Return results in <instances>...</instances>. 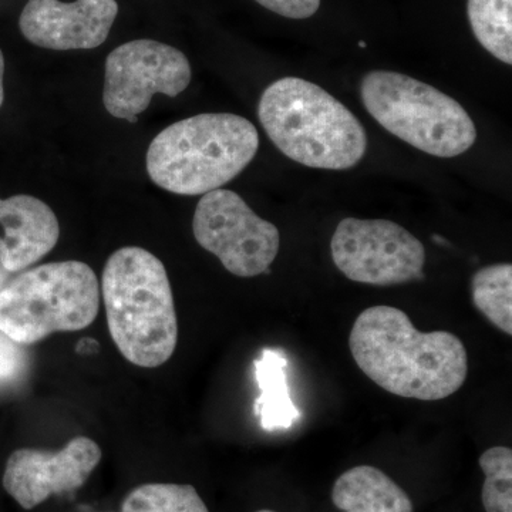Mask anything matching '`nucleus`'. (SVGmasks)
Listing matches in <instances>:
<instances>
[{
	"mask_svg": "<svg viewBox=\"0 0 512 512\" xmlns=\"http://www.w3.org/2000/svg\"><path fill=\"white\" fill-rule=\"evenodd\" d=\"M356 365L386 392L404 399L434 402L466 383V346L447 330L423 333L393 306L360 313L349 335Z\"/></svg>",
	"mask_w": 512,
	"mask_h": 512,
	"instance_id": "nucleus-1",
	"label": "nucleus"
},
{
	"mask_svg": "<svg viewBox=\"0 0 512 512\" xmlns=\"http://www.w3.org/2000/svg\"><path fill=\"white\" fill-rule=\"evenodd\" d=\"M100 295L111 339L128 362L153 369L177 348L178 320L165 266L147 249H117L107 259Z\"/></svg>",
	"mask_w": 512,
	"mask_h": 512,
	"instance_id": "nucleus-2",
	"label": "nucleus"
},
{
	"mask_svg": "<svg viewBox=\"0 0 512 512\" xmlns=\"http://www.w3.org/2000/svg\"><path fill=\"white\" fill-rule=\"evenodd\" d=\"M258 117L276 148L286 157L319 170H348L367 150L360 121L322 87L284 77L266 87Z\"/></svg>",
	"mask_w": 512,
	"mask_h": 512,
	"instance_id": "nucleus-3",
	"label": "nucleus"
},
{
	"mask_svg": "<svg viewBox=\"0 0 512 512\" xmlns=\"http://www.w3.org/2000/svg\"><path fill=\"white\" fill-rule=\"evenodd\" d=\"M259 134L231 113H204L164 128L147 151V173L165 191L204 195L220 190L254 160Z\"/></svg>",
	"mask_w": 512,
	"mask_h": 512,
	"instance_id": "nucleus-4",
	"label": "nucleus"
},
{
	"mask_svg": "<svg viewBox=\"0 0 512 512\" xmlns=\"http://www.w3.org/2000/svg\"><path fill=\"white\" fill-rule=\"evenodd\" d=\"M100 284L89 265L52 262L16 276L0 289V330L20 345L92 325Z\"/></svg>",
	"mask_w": 512,
	"mask_h": 512,
	"instance_id": "nucleus-5",
	"label": "nucleus"
},
{
	"mask_svg": "<svg viewBox=\"0 0 512 512\" xmlns=\"http://www.w3.org/2000/svg\"><path fill=\"white\" fill-rule=\"evenodd\" d=\"M360 96L380 126L430 156H461L476 143V124L458 101L406 74L367 73Z\"/></svg>",
	"mask_w": 512,
	"mask_h": 512,
	"instance_id": "nucleus-6",
	"label": "nucleus"
},
{
	"mask_svg": "<svg viewBox=\"0 0 512 512\" xmlns=\"http://www.w3.org/2000/svg\"><path fill=\"white\" fill-rule=\"evenodd\" d=\"M192 231L198 244L239 278L268 272L281 247L278 228L258 217L237 192L222 188L202 195Z\"/></svg>",
	"mask_w": 512,
	"mask_h": 512,
	"instance_id": "nucleus-7",
	"label": "nucleus"
},
{
	"mask_svg": "<svg viewBox=\"0 0 512 512\" xmlns=\"http://www.w3.org/2000/svg\"><path fill=\"white\" fill-rule=\"evenodd\" d=\"M330 249L336 268L357 284H406L421 278L426 264V249L419 239L386 220L340 221Z\"/></svg>",
	"mask_w": 512,
	"mask_h": 512,
	"instance_id": "nucleus-8",
	"label": "nucleus"
},
{
	"mask_svg": "<svg viewBox=\"0 0 512 512\" xmlns=\"http://www.w3.org/2000/svg\"><path fill=\"white\" fill-rule=\"evenodd\" d=\"M191 77V64L181 50L150 39L124 43L107 56L104 107L116 119L137 123L156 94L177 97Z\"/></svg>",
	"mask_w": 512,
	"mask_h": 512,
	"instance_id": "nucleus-9",
	"label": "nucleus"
},
{
	"mask_svg": "<svg viewBox=\"0 0 512 512\" xmlns=\"http://www.w3.org/2000/svg\"><path fill=\"white\" fill-rule=\"evenodd\" d=\"M101 448L89 437H74L59 451L20 448L13 451L3 473L6 493L25 510L45 503L50 495L82 487L99 466Z\"/></svg>",
	"mask_w": 512,
	"mask_h": 512,
	"instance_id": "nucleus-10",
	"label": "nucleus"
},
{
	"mask_svg": "<svg viewBox=\"0 0 512 512\" xmlns=\"http://www.w3.org/2000/svg\"><path fill=\"white\" fill-rule=\"evenodd\" d=\"M117 15L116 0H29L19 28L26 40L43 49L90 50L106 42Z\"/></svg>",
	"mask_w": 512,
	"mask_h": 512,
	"instance_id": "nucleus-11",
	"label": "nucleus"
},
{
	"mask_svg": "<svg viewBox=\"0 0 512 512\" xmlns=\"http://www.w3.org/2000/svg\"><path fill=\"white\" fill-rule=\"evenodd\" d=\"M60 225L52 208L32 195L0 198V269L20 272L56 247Z\"/></svg>",
	"mask_w": 512,
	"mask_h": 512,
	"instance_id": "nucleus-12",
	"label": "nucleus"
},
{
	"mask_svg": "<svg viewBox=\"0 0 512 512\" xmlns=\"http://www.w3.org/2000/svg\"><path fill=\"white\" fill-rule=\"evenodd\" d=\"M332 501L343 512H414L406 491L372 466L345 471L333 485Z\"/></svg>",
	"mask_w": 512,
	"mask_h": 512,
	"instance_id": "nucleus-13",
	"label": "nucleus"
},
{
	"mask_svg": "<svg viewBox=\"0 0 512 512\" xmlns=\"http://www.w3.org/2000/svg\"><path fill=\"white\" fill-rule=\"evenodd\" d=\"M286 366L288 359L279 350L266 349L255 360V380L261 393L256 397L254 413L266 431L291 429L301 419L289 396Z\"/></svg>",
	"mask_w": 512,
	"mask_h": 512,
	"instance_id": "nucleus-14",
	"label": "nucleus"
},
{
	"mask_svg": "<svg viewBox=\"0 0 512 512\" xmlns=\"http://www.w3.org/2000/svg\"><path fill=\"white\" fill-rule=\"evenodd\" d=\"M468 20L480 45L512 64V0H468Z\"/></svg>",
	"mask_w": 512,
	"mask_h": 512,
	"instance_id": "nucleus-15",
	"label": "nucleus"
},
{
	"mask_svg": "<svg viewBox=\"0 0 512 512\" xmlns=\"http://www.w3.org/2000/svg\"><path fill=\"white\" fill-rule=\"evenodd\" d=\"M474 306L501 332L512 335V265L485 266L471 282Z\"/></svg>",
	"mask_w": 512,
	"mask_h": 512,
	"instance_id": "nucleus-16",
	"label": "nucleus"
},
{
	"mask_svg": "<svg viewBox=\"0 0 512 512\" xmlns=\"http://www.w3.org/2000/svg\"><path fill=\"white\" fill-rule=\"evenodd\" d=\"M121 512H210L192 485L151 483L134 488Z\"/></svg>",
	"mask_w": 512,
	"mask_h": 512,
	"instance_id": "nucleus-17",
	"label": "nucleus"
},
{
	"mask_svg": "<svg viewBox=\"0 0 512 512\" xmlns=\"http://www.w3.org/2000/svg\"><path fill=\"white\" fill-rule=\"evenodd\" d=\"M485 480V512H512V450L510 447L488 448L480 457Z\"/></svg>",
	"mask_w": 512,
	"mask_h": 512,
	"instance_id": "nucleus-18",
	"label": "nucleus"
},
{
	"mask_svg": "<svg viewBox=\"0 0 512 512\" xmlns=\"http://www.w3.org/2000/svg\"><path fill=\"white\" fill-rule=\"evenodd\" d=\"M28 366L23 345L0 330V387L18 382Z\"/></svg>",
	"mask_w": 512,
	"mask_h": 512,
	"instance_id": "nucleus-19",
	"label": "nucleus"
},
{
	"mask_svg": "<svg viewBox=\"0 0 512 512\" xmlns=\"http://www.w3.org/2000/svg\"><path fill=\"white\" fill-rule=\"evenodd\" d=\"M276 15L289 19H308L320 8V0H255Z\"/></svg>",
	"mask_w": 512,
	"mask_h": 512,
	"instance_id": "nucleus-20",
	"label": "nucleus"
},
{
	"mask_svg": "<svg viewBox=\"0 0 512 512\" xmlns=\"http://www.w3.org/2000/svg\"><path fill=\"white\" fill-rule=\"evenodd\" d=\"M3 76H5V57H3L2 50H0V107H2L3 100H5V87H3Z\"/></svg>",
	"mask_w": 512,
	"mask_h": 512,
	"instance_id": "nucleus-21",
	"label": "nucleus"
},
{
	"mask_svg": "<svg viewBox=\"0 0 512 512\" xmlns=\"http://www.w3.org/2000/svg\"><path fill=\"white\" fill-rule=\"evenodd\" d=\"M6 275H8V272L3 271V269H0V289L3 288V282H5Z\"/></svg>",
	"mask_w": 512,
	"mask_h": 512,
	"instance_id": "nucleus-22",
	"label": "nucleus"
},
{
	"mask_svg": "<svg viewBox=\"0 0 512 512\" xmlns=\"http://www.w3.org/2000/svg\"><path fill=\"white\" fill-rule=\"evenodd\" d=\"M256 512H275V511H271V510H261V511H256Z\"/></svg>",
	"mask_w": 512,
	"mask_h": 512,
	"instance_id": "nucleus-23",
	"label": "nucleus"
}]
</instances>
